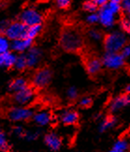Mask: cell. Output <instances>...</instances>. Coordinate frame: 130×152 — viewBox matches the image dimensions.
Segmentation results:
<instances>
[{"mask_svg": "<svg viewBox=\"0 0 130 152\" xmlns=\"http://www.w3.org/2000/svg\"><path fill=\"white\" fill-rule=\"evenodd\" d=\"M59 45L66 53L81 55L86 49L84 31L74 25L63 26L59 35Z\"/></svg>", "mask_w": 130, "mask_h": 152, "instance_id": "6da1fadb", "label": "cell"}, {"mask_svg": "<svg viewBox=\"0 0 130 152\" xmlns=\"http://www.w3.org/2000/svg\"><path fill=\"white\" fill-rule=\"evenodd\" d=\"M102 43L106 53H120L130 44V39L120 33H105L102 38Z\"/></svg>", "mask_w": 130, "mask_h": 152, "instance_id": "7a4b0ae2", "label": "cell"}, {"mask_svg": "<svg viewBox=\"0 0 130 152\" xmlns=\"http://www.w3.org/2000/svg\"><path fill=\"white\" fill-rule=\"evenodd\" d=\"M81 55L82 64H84L88 75L91 76V77H94V76H97L102 72V69L104 66L101 57H99L94 53H90L86 51V49Z\"/></svg>", "mask_w": 130, "mask_h": 152, "instance_id": "3957f363", "label": "cell"}, {"mask_svg": "<svg viewBox=\"0 0 130 152\" xmlns=\"http://www.w3.org/2000/svg\"><path fill=\"white\" fill-rule=\"evenodd\" d=\"M52 80V69L43 66L38 68L36 72H34L32 79H31V86L34 89H45L48 87Z\"/></svg>", "mask_w": 130, "mask_h": 152, "instance_id": "277c9868", "label": "cell"}, {"mask_svg": "<svg viewBox=\"0 0 130 152\" xmlns=\"http://www.w3.org/2000/svg\"><path fill=\"white\" fill-rule=\"evenodd\" d=\"M35 111L27 106H14L8 112V118L14 123L27 122L32 119Z\"/></svg>", "mask_w": 130, "mask_h": 152, "instance_id": "5b68a950", "label": "cell"}, {"mask_svg": "<svg viewBox=\"0 0 130 152\" xmlns=\"http://www.w3.org/2000/svg\"><path fill=\"white\" fill-rule=\"evenodd\" d=\"M27 27L20 21L11 22L9 24L7 29L5 30V36L11 40L25 39Z\"/></svg>", "mask_w": 130, "mask_h": 152, "instance_id": "8992f818", "label": "cell"}, {"mask_svg": "<svg viewBox=\"0 0 130 152\" xmlns=\"http://www.w3.org/2000/svg\"><path fill=\"white\" fill-rule=\"evenodd\" d=\"M103 66L110 69H118L126 65V58L121 53H106L102 57Z\"/></svg>", "mask_w": 130, "mask_h": 152, "instance_id": "52a82bcc", "label": "cell"}, {"mask_svg": "<svg viewBox=\"0 0 130 152\" xmlns=\"http://www.w3.org/2000/svg\"><path fill=\"white\" fill-rule=\"evenodd\" d=\"M35 96V89L32 86H28L25 88L13 93V101L19 106H27L34 101Z\"/></svg>", "mask_w": 130, "mask_h": 152, "instance_id": "ba28073f", "label": "cell"}, {"mask_svg": "<svg viewBox=\"0 0 130 152\" xmlns=\"http://www.w3.org/2000/svg\"><path fill=\"white\" fill-rule=\"evenodd\" d=\"M42 15L35 9H25L19 16V21L26 26L39 25L42 23Z\"/></svg>", "mask_w": 130, "mask_h": 152, "instance_id": "9c48e42d", "label": "cell"}, {"mask_svg": "<svg viewBox=\"0 0 130 152\" xmlns=\"http://www.w3.org/2000/svg\"><path fill=\"white\" fill-rule=\"evenodd\" d=\"M130 106V95L123 93L111 99L108 104V110L110 114H116Z\"/></svg>", "mask_w": 130, "mask_h": 152, "instance_id": "30bf717a", "label": "cell"}, {"mask_svg": "<svg viewBox=\"0 0 130 152\" xmlns=\"http://www.w3.org/2000/svg\"><path fill=\"white\" fill-rule=\"evenodd\" d=\"M58 120L64 126H75L80 120V115L77 110L67 108L59 113Z\"/></svg>", "mask_w": 130, "mask_h": 152, "instance_id": "8fae6325", "label": "cell"}, {"mask_svg": "<svg viewBox=\"0 0 130 152\" xmlns=\"http://www.w3.org/2000/svg\"><path fill=\"white\" fill-rule=\"evenodd\" d=\"M43 142L46 148L52 152L59 151L63 147V139L55 132H50L44 134Z\"/></svg>", "mask_w": 130, "mask_h": 152, "instance_id": "7c38bea8", "label": "cell"}, {"mask_svg": "<svg viewBox=\"0 0 130 152\" xmlns=\"http://www.w3.org/2000/svg\"><path fill=\"white\" fill-rule=\"evenodd\" d=\"M33 123L39 127V128H44L49 126L52 123V120H54V118H52V114L48 110H39L35 112L32 119Z\"/></svg>", "mask_w": 130, "mask_h": 152, "instance_id": "4fadbf2b", "label": "cell"}, {"mask_svg": "<svg viewBox=\"0 0 130 152\" xmlns=\"http://www.w3.org/2000/svg\"><path fill=\"white\" fill-rule=\"evenodd\" d=\"M118 123V119L115 118L114 115H110L107 116V118H103L101 121L99 122L98 124V132L100 133H104L106 132H108L111 129H113Z\"/></svg>", "mask_w": 130, "mask_h": 152, "instance_id": "5bb4252c", "label": "cell"}, {"mask_svg": "<svg viewBox=\"0 0 130 152\" xmlns=\"http://www.w3.org/2000/svg\"><path fill=\"white\" fill-rule=\"evenodd\" d=\"M99 21L106 26H109L113 22V12L109 8L108 5H106L105 7L99 9Z\"/></svg>", "mask_w": 130, "mask_h": 152, "instance_id": "9a60e30c", "label": "cell"}, {"mask_svg": "<svg viewBox=\"0 0 130 152\" xmlns=\"http://www.w3.org/2000/svg\"><path fill=\"white\" fill-rule=\"evenodd\" d=\"M16 56L11 52H5L0 55V65L1 68L11 69L14 68V64L16 61Z\"/></svg>", "mask_w": 130, "mask_h": 152, "instance_id": "2e32d148", "label": "cell"}, {"mask_svg": "<svg viewBox=\"0 0 130 152\" xmlns=\"http://www.w3.org/2000/svg\"><path fill=\"white\" fill-rule=\"evenodd\" d=\"M32 42H33V40L29 39H16V40H13L12 43H11V48H12V50H14L16 52L22 53V52L25 51L28 48H31Z\"/></svg>", "mask_w": 130, "mask_h": 152, "instance_id": "e0dca14e", "label": "cell"}, {"mask_svg": "<svg viewBox=\"0 0 130 152\" xmlns=\"http://www.w3.org/2000/svg\"><path fill=\"white\" fill-rule=\"evenodd\" d=\"M26 61H27V67L28 68H34L39 61L40 58V52L37 48H30L29 52L25 55Z\"/></svg>", "mask_w": 130, "mask_h": 152, "instance_id": "ac0fdd59", "label": "cell"}, {"mask_svg": "<svg viewBox=\"0 0 130 152\" xmlns=\"http://www.w3.org/2000/svg\"><path fill=\"white\" fill-rule=\"evenodd\" d=\"M28 85V82L23 77H18V78H15L12 81L10 82L9 84V90L12 93H15L17 91H20L23 88L27 87Z\"/></svg>", "mask_w": 130, "mask_h": 152, "instance_id": "d6986e66", "label": "cell"}, {"mask_svg": "<svg viewBox=\"0 0 130 152\" xmlns=\"http://www.w3.org/2000/svg\"><path fill=\"white\" fill-rule=\"evenodd\" d=\"M41 27H42V25L41 24L32 26H28L27 31H26V35H25V39H29L33 40L41 31Z\"/></svg>", "mask_w": 130, "mask_h": 152, "instance_id": "ffe728a7", "label": "cell"}, {"mask_svg": "<svg viewBox=\"0 0 130 152\" xmlns=\"http://www.w3.org/2000/svg\"><path fill=\"white\" fill-rule=\"evenodd\" d=\"M14 68L17 71L23 72L25 71V69H27V61H26V57L25 55H20L16 57V61L14 64Z\"/></svg>", "mask_w": 130, "mask_h": 152, "instance_id": "44dd1931", "label": "cell"}, {"mask_svg": "<svg viewBox=\"0 0 130 152\" xmlns=\"http://www.w3.org/2000/svg\"><path fill=\"white\" fill-rule=\"evenodd\" d=\"M40 133H41V132L39 130H36V131H28V130H25V134H23V139L25 140V141H27V142L36 141L37 139L39 138Z\"/></svg>", "mask_w": 130, "mask_h": 152, "instance_id": "7402d4cb", "label": "cell"}, {"mask_svg": "<svg viewBox=\"0 0 130 152\" xmlns=\"http://www.w3.org/2000/svg\"><path fill=\"white\" fill-rule=\"evenodd\" d=\"M10 150V144L9 139L6 135V133L3 132L0 134V152H9Z\"/></svg>", "mask_w": 130, "mask_h": 152, "instance_id": "603a6c76", "label": "cell"}, {"mask_svg": "<svg viewBox=\"0 0 130 152\" xmlns=\"http://www.w3.org/2000/svg\"><path fill=\"white\" fill-rule=\"evenodd\" d=\"M111 148L123 151V152H126L129 148V144L126 139H118L117 141H115L114 144L112 145Z\"/></svg>", "mask_w": 130, "mask_h": 152, "instance_id": "cb8c5ba5", "label": "cell"}, {"mask_svg": "<svg viewBox=\"0 0 130 152\" xmlns=\"http://www.w3.org/2000/svg\"><path fill=\"white\" fill-rule=\"evenodd\" d=\"M82 9L90 13H94V12H96V11L99 10L98 7L94 3L93 0H87V1H85L82 4Z\"/></svg>", "mask_w": 130, "mask_h": 152, "instance_id": "d4e9b609", "label": "cell"}, {"mask_svg": "<svg viewBox=\"0 0 130 152\" xmlns=\"http://www.w3.org/2000/svg\"><path fill=\"white\" fill-rule=\"evenodd\" d=\"M9 40L7 37L3 35L2 33H0V55L3 54V53L7 52L9 50Z\"/></svg>", "mask_w": 130, "mask_h": 152, "instance_id": "484cf974", "label": "cell"}, {"mask_svg": "<svg viewBox=\"0 0 130 152\" xmlns=\"http://www.w3.org/2000/svg\"><path fill=\"white\" fill-rule=\"evenodd\" d=\"M92 103H93V99L89 96L81 97L78 101V105L81 108H88L91 106Z\"/></svg>", "mask_w": 130, "mask_h": 152, "instance_id": "4316f807", "label": "cell"}, {"mask_svg": "<svg viewBox=\"0 0 130 152\" xmlns=\"http://www.w3.org/2000/svg\"><path fill=\"white\" fill-rule=\"evenodd\" d=\"M121 28L127 34H130V20L128 18H126L125 14L123 12L121 13V20H120Z\"/></svg>", "mask_w": 130, "mask_h": 152, "instance_id": "83f0119b", "label": "cell"}, {"mask_svg": "<svg viewBox=\"0 0 130 152\" xmlns=\"http://www.w3.org/2000/svg\"><path fill=\"white\" fill-rule=\"evenodd\" d=\"M67 97L69 101H76L79 98V91L75 86H70L67 90Z\"/></svg>", "mask_w": 130, "mask_h": 152, "instance_id": "f1b7e54d", "label": "cell"}, {"mask_svg": "<svg viewBox=\"0 0 130 152\" xmlns=\"http://www.w3.org/2000/svg\"><path fill=\"white\" fill-rule=\"evenodd\" d=\"M25 129L22 125H16L12 128V133L16 137L23 138V134H25Z\"/></svg>", "mask_w": 130, "mask_h": 152, "instance_id": "f546056e", "label": "cell"}, {"mask_svg": "<svg viewBox=\"0 0 130 152\" xmlns=\"http://www.w3.org/2000/svg\"><path fill=\"white\" fill-rule=\"evenodd\" d=\"M56 4L60 10H68L71 6V0H56Z\"/></svg>", "mask_w": 130, "mask_h": 152, "instance_id": "4dcf8cb0", "label": "cell"}, {"mask_svg": "<svg viewBox=\"0 0 130 152\" xmlns=\"http://www.w3.org/2000/svg\"><path fill=\"white\" fill-rule=\"evenodd\" d=\"M94 3L96 4L98 9H101L103 7H105L106 5H108L109 2H110V0H93Z\"/></svg>", "mask_w": 130, "mask_h": 152, "instance_id": "1f68e13d", "label": "cell"}, {"mask_svg": "<svg viewBox=\"0 0 130 152\" xmlns=\"http://www.w3.org/2000/svg\"><path fill=\"white\" fill-rule=\"evenodd\" d=\"M87 21L89 22L90 24H94V23H97V21H99V17L97 14H92L87 18Z\"/></svg>", "mask_w": 130, "mask_h": 152, "instance_id": "d6a6232c", "label": "cell"}, {"mask_svg": "<svg viewBox=\"0 0 130 152\" xmlns=\"http://www.w3.org/2000/svg\"><path fill=\"white\" fill-rule=\"evenodd\" d=\"M122 10H126V14L130 17V4H129L128 6H126V7L123 8Z\"/></svg>", "mask_w": 130, "mask_h": 152, "instance_id": "836d02e7", "label": "cell"}, {"mask_svg": "<svg viewBox=\"0 0 130 152\" xmlns=\"http://www.w3.org/2000/svg\"><path fill=\"white\" fill-rule=\"evenodd\" d=\"M125 93H126V94H129L130 95V84H128L126 88H125Z\"/></svg>", "mask_w": 130, "mask_h": 152, "instance_id": "e575fe53", "label": "cell"}, {"mask_svg": "<svg viewBox=\"0 0 130 152\" xmlns=\"http://www.w3.org/2000/svg\"><path fill=\"white\" fill-rule=\"evenodd\" d=\"M108 152H123V151H120V150H118V149H115L113 148H111Z\"/></svg>", "mask_w": 130, "mask_h": 152, "instance_id": "d590c367", "label": "cell"}, {"mask_svg": "<svg viewBox=\"0 0 130 152\" xmlns=\"http://www.w3.org/2000/svg\"><path fill=\"white\" fill-rule=\"evenodd\" d=\"M3 132H4V131H3V128H2V126H1V125H0V134L3 133Z\"/></svg>", "mask_w": 130, "mask_h": 152, "instance_id": "8d00e7d4", "label": "cell"}, {"mask_svg": "<svg viewBox=\"0 0 130 152\" xmlns=\"http://www.w3.org/2000/svg\"><path fill=\"white\" fill-rule=\"evenodd\" d=\"M28 152H40V151H36V150H32V151H28Z\"/></svg>", "mask_w": 130, "mask_h": 152, "instance_id": "74e56055", "label": "cell"}, {"mask_svg": "<svg viewBox=\"0 0 130 152\" xmlns=\"http://www.w3.org/2000/svg\"><path fill=\"white\" fill-rule=\"evenodd\" d=\"M3 2V0H0V5H1V3Z\"/></svg>", "mask_w": 130, "mask_h": 152, "instance_id": "f35d334b", "label": "cell"}, {"mask_svg": "<svg viewBox=\"0 0 130 152\" xmlns=\"http://www.w3.org/2000/svg\"><path fill=\"white\" fill-rule=\"evenodd\" d=\"M0 68H1V65H0Z\"/></svg>", "mask_w": 130, "mask_h": 152, "instance_id": "ab89813d", "label": "cell"}]
</instances>
